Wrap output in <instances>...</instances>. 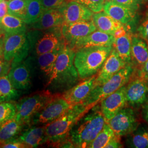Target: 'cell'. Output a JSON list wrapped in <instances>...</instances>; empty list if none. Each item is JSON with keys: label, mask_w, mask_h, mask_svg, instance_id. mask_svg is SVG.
<instances>
[{"label": "cell", "mask_w": 148, "mask_h": 148, "mask_svg": "<svg viewBox=\"0 0 148 148\" xmlns=\"http://www.w3.org/2000/svg\"><path fill=\"white\" fill-rule=\"evenodd\" d=\"M21 93V90H16L12 85L8 75L0 77V103L15 101Z\"/></svg>", "instance_id": "28"}, {"label": "cell", "mask_w": 148, "mask_h": 148, "mask_svg": "<svg viewBox=\"0 0 148 148\" xmlns=\"http://www.w3.org/2000/svg\"><path fill=\"white\" fill-rule=\"evenodd\" d=\"M127 64L120 58L116 51L113 48L101 70L97 74L95 79L96 87L105 84Z\"/></svg>", "instance_id": "17"}, {"label": "cell", "mask_w": 148, "mask_h": 148, "mask_svg": "<svg viewBox=\"0 0 148 148\" xmlns=\"http://www.w3.org/2000/svg\"><path fill=\"white\" fill-rule=\"evenodd\" d=\"M71 106L59 95L33 117L31 123L36 126L46 125L61 116Z\"/></svg>", "instance_id": "10"}, {"label": "cell", "mask_w": 148, "mask_h": 148, "mask_svg": "<svg viewBox=\"0 0 148 148\" xmlns=\"http://www.w3.org/2000/svg\"><path fill=\"white\" fill-rule=\"evenodd\" d=\"M103 10L111 18L123 25H127L132 21L137 12L118 5L113 1L105 2Z\"/></svg>", "instance_id": "22"}, {"label": "cell", "mask_w": 148, "mask_h": 148, "mask_svg": "<svg viewBox=\"0 0 148 148\" xmlns=\"http://www.w3.org/2000/svg\"><path fill=\"white\" fill-rule=\"evenodd\" d=\"M126 90V86L125 85L101 101V111L106 122L127 106Z\"/></svg>", "instance_id": "14"}, {"label": "cell", "mask_w": 148, "mask_h": 148, "mask_svg": "<svg viewBox=\"0 0 148 148\" xmlns=\"http://www.w3.org/2000/svg\"><path fill=\"white\" fill-rule=\"evenodd\" d=\"M30 44L26 32L5 34L4 58L11 66L24 61L30 52Z\"/></svg>", "instance_id": "8"}, {"label": "cell", "mask_w": 148, "mask_h": 148, "mask_svg": "<svg viewBox=\"0 0 148 148\" xmlns=\"http://www.w3.org/2000/svg\"><path fill=\"white\" fill-rule=\"evenodd\" d=\"M92 20L98 30L114 35L123 24L117 21L105 12L96 13L93 15Z\"/></svg>", "instance_id": "23"}, {"label": "cell", "mask_w": 148, "mask_h": 148, "mask_svg": "<svg viewBox=\"0 0 148 148\" xmlns=\"http://www.w3.org/2000/svg\"><path fill=\"white\" fill-rule=\"evenodd\" d=\"M112 49V46L90 47L77 50L74 63L79 79H86L98 74Z\"/></svg>", "instance_id": "4"}, {"label": "cell", "mask_w": 148, "mask_h": 148, "mask_svg": "<svg viewBox=\"0 0 148 148\" xmlns=\"http://www.w3.org/2000/svg\"><path fill=\"white\" fill-rule=\"evenodd\" d=\"M138 35L148 43V11L137 29Z\"/></svg>", "instance_id": "37"}, {"label": "cell", "mask_w": 148, "mask_h": 148, "mask_svg": "<svg viewBox=\"0 0 148 148\" xmlns=\"http://www.w3.org/2000/svg\"><path fill=\"white\" fill-rule=\"evenodd\" d=\"M138 74L145 81L148 85V59L140 70H137Z\"/></svg>", "instance_id": "41"}, {"label": "cell", "mask_w": 148, "mask_h": 148, "mask_svg": "<svg viewBox=\"0 0 148 148\" xmlns=\"http://www.w3.org/2000/svg\"><path fill=\"white\" fill-rule=\"evenodd\" d=\"M142 117L144 121L148 124V99L142 106Z\"/></svg>", "instance_id": "43"}, {"label": "cell", "mask_w": 148, "mask_h": 148, "mask_svg": "<svg viewBox=\"0 0 148 148\" xmlns=\"http://www.w3.org/2000/svg\"><path fill=\"white\" fill-rule=\"evenodd\" d=\"M59 95L46 90L24 97L16 105V119L24 125H29L33 117Z\"/></svg>", "instance_id": "5"}, {"label": "cell", "mask_w": 148, "mask_h": 148, "mask_svg": "<svg viewBox=\"0 0 148 148\" xmlns=\"http://www.w3.org/2000/svg\"><path fill=\"white\" fill-rule=\"evenodd\" d=\"M105 1V2H110V1H112L113 0H104Z\"/></svg>", "instance_id": "46"}, {"label": "cell", "mask_w": 148, "mask_h": 148, "mask_svg": "<svg viewBox=\"0 0 148 148\" xmlns=\"http://www.w3.org/2000/svg\"><path fill=\"white\" fill-rule=\"evenodd\" d=\"M132 36L131 32L128 31L123 35L115 37L112 45L118 56L126 64L132 63L131 52Z\"/></svg>", "instance_id": "24"}, {"label": "cell", "mask_w": 148, "mask_h": 148, "mask_svg": "<svg viewBox=\"0 0 148 148\" xmlns=\"http://www.w3.org/2000/svg\"><path fill=\"white\" fill-rule=\"evenodd\" d=\"M131 60L137 70H140L148 59V43L139 35H134L131 42Z\"/></svg>", "instance_id": "20"}, {"label": "cell", "mask_w": 148, "mask_h": 148, "mask_svg": "<svg viewBox=\"0 0 148 148\" xmlns=\"http://www.w3.org/2000/svg\"><path fill=\"white\" fill-rule=\"evenodd\" d=\"M115 41V37L99 30H95L85 37L77 40L72 48L75 51L84 48L95 46H112Z\"/></svg>", "instance_id": "18"}, {"label": "cell", "mask_w": 148, "mask_h": 148, "mask_svg": "<svg viewBox=\"0 0 148 148\" xmlns=\"http://www.w3.org/2000/svg\"><path fill=\"white\" fill-rule=\"evenodd\" d=\"M67 0H42L43 7L45 10L59 9L64 5Z\"/></svg>", "instance_id": "36"}, {"label": "cell", "mask_w": 148, "mask_h": 148, "mask_svg": "<svg viewBox=\"0 0 148 148\" xmlns=\"http://www.w3.org/2000/svg\"><path fill=\"white\" fill-rule=\"evenodd\" d=\"M29 59L11 66L8 77L16 90H28L32 85V68Z\"/></svg>", "instance_id": "15"}, {"label": "cell", "mask_w": 148, "mask_h": 148, "mask_svg": "<svg viewBox=\"0 0 148 148\" xmlns=\"http://www.w3.org/2000/svg\"><path fill=\"white\" fill-rule=\"evenodd\" d=\"M106 148H123V145L120 140V137L115 135L106 146Z\"/></svg>", "instance_id": "40"}, {"label": "cell", "mask_w": 148, "mask_h": 148, "mask_svg": "<svg viewBox=\"0 0 148 148\" xmlns=\"http://www.w3.org/2000/svg\"><path fill=\"white\" fill-rule=\"evenodd\" d=\"M5 36V32L3 31L2 27L0 26V38L3 37Z\"/></svg>", "instance_id": "45"}, {"label": "cell", "mask_w": 148, "mask_h": 148, "mask_svg": "<svg viewBox=\"0 0 148 148\" xmlns=\"http://www.w3.org/2000/svg\"><path fill=\"white\" fill-rule=\"evenodd\" d=\"M62 48L57 49L52 52L43 53L37 56L38 66L43 73L48 77L50 76L52 73L56 60Z\"/></svg>", "instance_id": "29"}, {"label": "cell", "mask_w": 148, "mask_h": 148, "mask_svg": "<svg viewBox=\"0 0 148 148\" xmlns=\"http://www.w3.org/2000/svg\"><path fill=\"white\" fill-rule=\"evenodd\" d=\"M134 73L126 86V95L127 106L135 109L142 106L148 100V85L138 73Z\"/></svg>", "instance_id": "11"}, {"label": "cell", "mask_w": 148, "mask_h": 148, "mask_svg": "<svg viewBox=\"0 0 148 148\" xmlns=\"http://www.w3.org/2000/svg\"><path fill=\"white\" fill-rule=\"evenodd\" d=\"M24 125L16 120V117L7 122L0 127V144L8 142L13 139L18 137Z\"/></svg>", "instance_id": "25"}, {"label": "cell", "mask_w": 148, "mask_h": 148, "mask_svg": "<svg viewBox=\"0 0 148 148\" xmlns=\"http://www.w3.org/2000/svg\"><path fill=\"white\" fill-rule=\"evenodd\" d=\"M85 5L95 13L100 12L103 10L104 0H73Z\"/></svg>", "instance_id": "34"}, {"label": "cell", "mask_w": 148, "mask_h": 148, "mask_svg": "<svg viewBox=\"0 0 148 148\" xmlns=\"http://www.w3.org/2000/svg\"><path fill=\"white\" fill-rule=\"evenodd\" d=\"M134 72L132 64H128L105 84L95 87L82 104L86 106H95L107 96L127 84Z\"/></svg>", "instance_id": "6"}, {"label": "cell", "mask_w": 148, "mask_h": 148, "mask_svg": "<svg viewBox=\"0 0 148 148\" xmlns=\"http://www.w3.org/2000/svg\"><path fill=\"white\" fill-rule=\"evenodd\" d=\"M76 51L65 45L60 51L55 63L47 86L56 90H69L80 79L74 65Z\"/></svg>", "instance_id": "2"}, {"label": "cell", "mask_w": 148, "mask_h": 148, "mask_svg": "<svg viewBox=\"0 0 148 148\" xmlns=\"http://www.w3.org/2000/svg\"><path fill=\"white\" fill-rule=\"evenodd\" d=\"M64 23L63 16L59 9L45 10L40 18L30 25L32 29L46 31L61 27Z\"/></svg>", "instance_id": "19"}, {"label": "cell", "mask_w": 148, "mask_h": 148, "mask_svg": "<svg viewBox=\"0 0 148 148\" xmlns=\"http://www.w3.org/2000/svg\"><path fill=\"white\" fill-rule=\"evenodd\" d=\"M126 144L129 148H148V127L140 125L135 131L127 135Z\"/></svg>", "instance_id": "27"}, {"label": "cell", "mask_w": 148, "mask_h": 148, "mask_svg": "<svg viewBox=\"0 0 148 148\" xmlns=\"http://www.w3.org/2000/svg\"><path fill=\"white\" fill-rule=\"evenodd\" d=\"M61 27L46 30L47 32H45L35 29L27 32L30 51H33L37 56L63 47L66 43L62 34Z\"/></svg>", "instance_id": "7"}, {"label": "cell", "mask_w": 148, "mask_h": 148, "mask_svg": "<svg viewBox=\"0 0 148 148\" xmlns=\"http://www.w3.org/2000/svg\"><path fill=\"white\" fill-rule=\"evenodd\" d=\"M11 68L10 62L5 60V58L0 59V77L8 75Z\"/></svg>", "instance_id": "39"}, {"label": "cell", "mask_w": 148, "mask_h": 148, "mask_svg": "<svg viewBox=\"0 0 148 148\" xmlns=\"http://www.w3.org/2000/svg\"><path fill=\"white\" fill-rule=\"evenodd\" d=\"M115 134L109 124L106 122L99 133L88 147L89 148H103L115 136Z\"/></svg>", "instance_id": "31"}, {"label": "cell", "mask_w": 148, "mask_h": 148, "mask_svg": "<svg viewBox=\"0 0 148 148\" xmlns=\"http://www.w3.org/2000/svg\"><path fill=\"white\" fill-rule=\"evenodd\" d=\"M97 30L93 20L70 23H64L61 32L66 45L72 48L75 42Z\"/></svg>", "instance_id": "12"}, {"label": "cell", "mask_w": 148, "mask_h": 148, "mask_svg": "<svg viewBox=\"0 0 148 148\" xmlns=\"http://www.w3.org/2000/svg\"><path fill=\"white\" fill-rule=\"evenodd\" d=\"M97 75L83 79L65 90L62 95V97L71 106L82 104L86 99L90 92L95 87Z\"/></svg>", "instance_id": "13"}, {"label": "cell", "mask_w": 148, "mask_h": 148, "mask_svg": "<svg viewBox=\"0 0 148 148\" xmlns=\"http://www.w3.org/2000/svg\"><path fill=\"white\" fill-rule=\"evenodd\" d=\"M27 25L23 19L8 13L0 19V26L5 34L26 32Z\"/></svg>", "instance_id": "26"}, {"label": "cell", "mask_w": 148, "mask_h": 148, "mask_svg": "<svg viewBox=\"0 0 148 148\" xmlns=\"http://www.w3.org/2000/svg\"><path fill=\"white\" fill-rule=\"evenodd\" d=\"M3 42H4V36L0 38V59L4 58Z\"/></svg>", "instance_id": "44"}, {"label": "cell", "mask_w": 148, "mask_h": 148, "mask_svg": "<svg viewBox=\"0 0 148 148\" xmlns=\"http://www.w3.org/2000/svg\"><path fill=\"white\" fill-rule=\"evenodd\" d=\"M106 123L101 106L96 104L75 123L69 133L75 148H88Z\"/></svg>", "instance_id": "1"}, {"label": "cell", "mask_w": 148, "mask_h": 148, "mask_svg": "<svg viewBox=\"0 0 148 148\" xmlns=\"http://www.w3.org/2000/svg\"><path fill=\"white\" fill-rule=\"evenodd\" d=\"M117 4L137 11L139 8L142 0H113Z\"/></svg>", "instance_id": "35"}, {"label": "cell", "mask_w": 148, "mask_h": 148, "mask_svg": "<svg viewBox=\"0 0 148 148\" xmlns=\"http://www.w3.org/2000/svg\"><path fill=\"white\" fill-rule=\"evenodd\" d=\"M18 137L27 148H36L47 142L45 126L30 127L21 133Z\"/></svg>", "instance_id": "21"}, {"label": "cell", "mask_w": 148, "mask_h": 148, "mask_svg": "<svg viewBox=\"0 0 148 148\" xmlns=\"http://www.w3.org/2000/svg\"><path fill=\"white\" fill-rule=\"evenodd\" d=\"M8 14L7 0H0V19Z\"/></svg>", "instance_id": "42"}, {"label": "cell", "mask_w": 148, "mask_h": 148, "mask_svg": "<svg viewBox=\"0 0 148 148\" xmlns=\"http://www.w3.org/2000/svg\"><path fill=\"white\" fill-rule=\"evenodd\" d=\"M63 16L65 23L92 19L93 12L85 5L74 1L66 2L59 9Z\"/></svg>", "instance_id": "16"}, {"label": "cell", "mask_w": 148, "mask_h": 148, "mask_svg": "<svg viewBox=\"0 0 148 148\" xmlns=\"http://www.w3.org/2000/svg\"><path fill=\"white\" fill-rule=\"evenodd\" d=\"M0 148H1V144H0Z\"/></svg>", "instance_id": "47"}, {"label": "cell", "mask_w": 148, "mask_h": 148, "mask_svg": "<svg viewBox=\"0 0 148 148\" xmlns=\"http://www.w3.org/2000/svg\"><path fill=\"white\" fill-rule=\"evenodd\" d=\"M115 134L121 137L135 131L140 125V122L134 109L126 106L119 111L116 114L106 121Z\"/></svg>", "instance_id": "9"}, {"label": "cell", "mask_w": 148, "mask_h": 148, "mask_svg": "<svg viewBox=\"0 0 148 148\" xmlns=\"http://www.w3.org/2000/svg\"><path fill=\"white\" fill-rule=\"evenodd\" d=\"M1 148H27V146L21 142L19 137H17L12 139L7 143L3 144Z\"/></svg>", "instance_id": "38"}, {"label": "cell", "mask_w": 148, "mask_h": 148, "mask_svg": "<svg viewBox=\"0 0 148 148\" xmlns=\"http://www.w3.org/2000/svg\"><path fill=\"white\" fill-rule=\"evenodd\" d=\"M16 114V106L10 102L0 103V127L7 122L14 119Z\"/></svg>", "instance_id": "33"}, {"label": "cell", "mask_w": 148, "mask_h": 148, "mask_svg": "<svg viewBox=\"0 0 148 148\" xmlns=\"http://www.w3.org/2000/svg\"><path fill=\"white\" fill-rule=\"evenodd\" d=\"M93 106L79 104L71 106L57 120L45 125L46 143L53 147H62L69 139V133L75 123Z\"/></svg>", "instance_id": "3"}, {"label": "cell", "mask_w": 148, "mask_h": 148, "mask_svg": "<svg viewBox=\"0 0 148 148\" xmlns=\"http://www.w3.org/2000/svg\"><path fill=\"white\" fill-rule=\"evenodd\" d=\"M44 11L42 0H27V15L24 21L27 25H31L40 18Z\"/></svg>", "instance_id": "30"}, {"label": "cell", "mask_w": 148, "mask_h": 148, "mask_svg": "<svg viewBox=\"0 0 148 148\" xmlns=\"http://www.w3.org/2000/svg\"><path fill=\"white\" fill-rule=\"evenodd\" d=\"M8 13L24 20L27 15V0H7Z\"/></svg>", "instance_id": "32"}]
</instances>
